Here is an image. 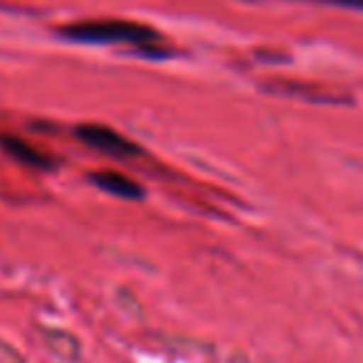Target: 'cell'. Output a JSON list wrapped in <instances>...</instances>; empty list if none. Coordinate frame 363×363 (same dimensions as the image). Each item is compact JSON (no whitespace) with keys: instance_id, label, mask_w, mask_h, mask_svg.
Segmentation results:
<instances>
[{"instance_id":"cell-1","label":"cell","mask_w":363,"mask_h":363,"mask_svg":"<svg viewBox=\"0 0 363 363\" xmlns=\"http://www.w3.org/2000/svg\"><path fill=\"white\" fill-rule=\"evenodd\" d=\"M65 35L82 43H126L134 45L146 52H158L161 50V38L151 28L129 20H89V23L69 25L65 28Z\"/></svg>"},{"instance_id":"cell-2","label":"cell","mask_w":363,"mask_h":363,"mask_svg":"<svg viewBox=\"0 0 363 363\" xmlns=\"http://www.w3.org/2000/svg\"><path fill=\"white\" fill-rule=\"evenodd\" d=\"M77 136H79L86 146L96 148V151L111 153V156H131V153L139 151L129 139H124L121 134H116V131H111L109 126H101V124L79 126V129H77Z\"/></svg>"},{"instance_id":"cell-3","label":"cell","mask_w":363,"mask_h":363,"mask_svg":"<svg viewBox=\"0 0 363 363\" xmlns=\"http://www.w3.org/2000/svg\"><path fill=\"white\" fill-rule=\"evenodd\" d=\"M0 146L15 158V161L25 163V166H33V168H52V158L45 156L43 151H38L35 146H30L28 141L23 139H15V136H3L0 139Z\"/></svg>"},{"instance_id":"cell-4","label":"cell","mask_w":363,"mask_h":363,"mask_svg":"<svg viewBox=\"0 0 363 363\" xmlns=\"http://www.w3.org/2000/svg\"><path fill=\"white\" fill-rule=\"evenodd\" d=\"M91 183H94V186H99L101 191L114 193V196H119V198H129V201H134V198L144 196L141 186H136V183L131 181V178L121 176V173H114V171L94 173V176H91Z\"/></svg>"},{"instance_id":"cell-5","label":"cell","mask_w":363,"mask_h":363,"mask_svg":"<svg viewBox=\"0 0 363 363\" xmlns=\"http://www.w3.org/2000/svg\"><path fill=\"white\" fill-rule=\"evenodd\" d=\"M316 3H329V5H341V8L363 10V0H316Z\"/></svg>"}]
</instances>
